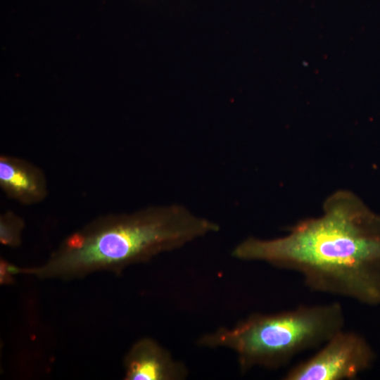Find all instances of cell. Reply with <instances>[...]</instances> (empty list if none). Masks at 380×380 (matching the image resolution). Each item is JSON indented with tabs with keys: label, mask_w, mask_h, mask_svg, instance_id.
<instances>
[{
	"label": "cell",
	"mask_w": 380,
	"mask_h": 380,
	"mask_svg": "<svg viewBox=\"0 0 380 380\" xmlns=\"http://www.w3.org/2000/svg\"><path fill=\"white\" fill-rule=\"evenodd\" d=\"M232 255L297 272L311 291L380 305V215L350 191L334 192L320 216L299 221L286 235L248 237Z\"/></svg>",
	"instance_id": "obj_1"
},
{
	"label": "cell",
	"mask_w": 380,
	"mask_h": 380,
	"mask_svg": "<svg viewBox=\"0 0 380 380\" xmlns=\"http://www.w3.org/2000/svg\"><path fill=\"white\" fill-rule=\"evenodd\" d=\"M219 230L216 222L179 204L108 215L68 236L43 265L20 268L19 272L61 279L99 271L118 272Z\"/></svg>",
	"instance_id": "obj_2"
},
{
	"label": "cell",
	"mask_w": 380,
	"mask_h": 380,
	"mask_svg": "<svg viewBox=\"0 0 380 380\" xmlns=\"http://www.w3.org/2000/svg\"><path fill=\"white\" fill-rule=\"evenodd\" d=\"M344 324L338 302L300 305L274 314H253L233 327L205 334L198 344L232 350L241 372L255 367L278 369L297 355L321 347Z\"/></svg>",
	"instance_id": "obj_3"
},
{
	"label": "cell",
	"mask_w": 380,
	"mask_h": 380,
	"mask_svg": "<svg viewBox=\"0 0 380 380\" xmlns=\"http://www.w3.org/2000/svg\"><path fill=\"white\" fill-rule=\"evenodd\" d=\"M375 360L374 349L362 336L342 329L313 356L293 367L283 379H353L369 369Z\"/></svg>",
	"instance_id": "obj_4"
},
{
	"label": "cell",
	"mask_w": 380,
	"mask_h": 380,
	"mask_svg": "<svg viewBox=\"0 0 380 380\" xmlns=\"http://www.w3.org/2000/svg\"><path fill=\"white\" fill-rule=\"evenodd\" d=\"M126 380H182L188 375L184 365L150 338L134 343L124 360Z\"/></svg>",
	"instance_id": "obj_5"
},
{
	"label": "cell",
	"mask_w": 380,
	"mask_h": 380,
	"mask_svg": "<svg viewBox=\"0 0 380 380\" xmlns=\"http://www.w3.org/2000/svg\"><path fill=\"white\" fill-rule=\"evenodd\" d=\"M0 186L8 197L23 204L39 203L47 196L46 180L42 170L14 156L0 158Z\"/></svg>",
	"instance_id": "obj_6"
},
{
	"label": "cell",
	"mask_w": 380,
	"mask_h": 380,
	"mask_svg": "<svg viewBox=\"0 0 380 380\" xmlns=\"http://www.w3.org/2000/svg\"><path fill=\"white\" fill-rule=\"evenodd\" d=\"M25 227L22 218L11 211L0 217V241L2 244L15 248L21 243V236Z\"/></svg>",
	"instance_id": "obj_7"
},
{
	"label": "cell",
	"mask_w": 380,
	"mask_h": 380,
	"mask_svg": "<svg viewBox=\"0 0 380 380\" xmlns=\"http://www.w3.org/2000/svg\"><path fill=\"white\" fill-rule=\"evenodd\" d=\"M18 273V267L10 265L5 261L1 262V282L8 283L11 281L12 276Z\"/></svg>",
	"instance_id": "obj_8"
}]
</instances>
